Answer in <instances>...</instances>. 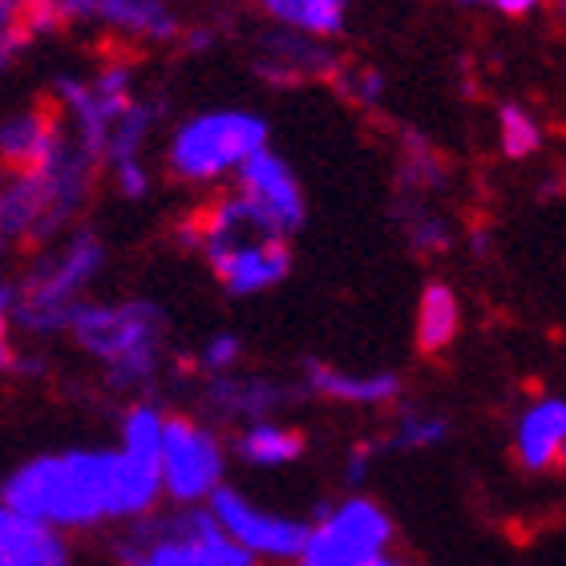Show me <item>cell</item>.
Returning <instances> with one entry per match:
<instances>
[{"instance_id": "cell-28", "label": "cell", "mask_w": 566, "mask_h": 566, "mask_svg": "<svg viewBox=\"0 0 566 566\" xmlns=\"http://www.w3.org/2000/svg\"><path fill=\"white\" fill-rule=\"evenodd\" d=\"M385 453V446L377 441H356V446H348V453H344L340 461V482L348 485V494H360V485L368 482V473H373V465H377V458Z\"/></svg>"}, {"instance_id": "cell-31", "label": "cell", "mask_w": 566, "mask_h": 566, "mask_svg": "<svg viewBox=\"0 0 566 566\" xmlns=\"http://www.w3.org/2000/svg\"><path fill=\"white\" fill-rule=\"evenodd\" d=\"M546 0H494V12H502V17H526V12L543 9Z\"/></svg>"}, {"instance_id": "cell-25", "label": "cell", "mask_w": 566, "mask_h": 566, "mask_svg": "<svg viewBox=\"0 0 566 566\" xmlns=\"http://www.w3.org/2000/svg\"><path fill=\"white\" fill-rule=\"evenodd\" d=\"M497 146H502L510 163L534 158L538 146H543V122L534 118L526 106H518V102H502L497 106Z\"/></svg>"}, {"instance_id": "cell-32", "label": "cell", "mask_w": 566, "mask_h": 566, "mask_svg": "<svg viewBox=\"0 0 566 566\" xmlns=\"http://www.w3.org/2000/svg\"><path fill=\"white\" fill-rule=\"evenodd\" d=\"M214 33L211 29H187V36H182V49L187 53H202V49H211Z\"/></svg>"}, {"instance_id": "cell-17", "label": "cell", "mask_w": 566, "mask_h": 566, "mask_svg": "<svg viewBox=\"0 0 566 566\" xmlns=\"http://www.w3.org/2000/svg\"><path fill=\"white\" fill-rule=\"evenodd\" d=\"M0 566H73L70 534L0 506Z\"/></svg>"}, {"instance_id": "cell-14", "label": "cell", "mask_w": 566, "mask_h": 566, "mask_svg": "<svg viewBox=\"0 0 566 566\" xmlns=\"http://www.w3.org/2000/svg\"><path fill=\"white\" fill-rule=\"evenodd\" d=\"M300 385H304L307 397H319V401H332V405H348V409H389V405L401 401V392H405V377L392 373V368L356 373V368L328 365V360H316V356H304Z\"/></svg>"}, {"instance_id": "cell-30", "label": "cell", "mask_w": 566, "mask_h": 566, "mask_svg": "<svg viewBox=\"0 0 566 566\" xmlns=\"http://www.w3.org/2000/svg\"><path fill=\"white\" fill-rule=\"evenodd\" d=\"M4 373H9V377H21V380L45 377V360H41L36 353H12V348H4Z\"/></svg>"}, {"instance_id": "cell-35", "label": "cell", "mask_w": 566, "mask_h": 566, "mask_svg": "<svg viewBox=\"0 0 566 566\" xmlns=\"http://www.w3.org/2000/svg\"><path fill=\"white\" fill-rule=\"evenodd\" d=\"M558 12H563V17H566V0H558Z\"/></svg>"}, {"instance_id": "cell-10", "label": "cell", "mask_w": 566, "mask_h": 566, "mask_svg": "<svg viewBox=\"0 0 566 566\" xmlns=\"http://www.w3.org/2000/svg\"><path fill=\"white\" fill-rule=\"evenodd\" d=\"M295 392H304V385H287L268 373H227V377L202 380V409L211 424L243 429V424L280 417L295 401Z\"/></svg>"}, {"instance_id": "cell-24", "label": "cell", "mask_w": 566, "mask_h": 566, "mask_svg": "<svg viewBox=\"0 0 566 566\" xmlns=\"http://www.w3.org/2000/svg\"><path fill=\"white\" fill-rule=\"evenodd\" d=\"M401 235L417 255H446L453 248V223L446 214L433 211L429 199H409L401 207Z\"/></svg>"}, {"instance_id": "cell-2", "label": "cell", "mask_w": 566, "mask_h": 566, "mask_svg": "<svg viewBox=\"0 0 566 566\" xmlns=\"http://www.w3.org/2000/svg\"><path fill=\"white\" fill-rule=\"evenodd\" d=\"M106 239L94 227H73L49 248H36V255L21 268V275L4 280L0 287V319L4 328L29 340L65 336L73 307L90 300V287L106 272Z\"/></svg>"}, {"instance_id": "cell-26", "label": "cell", "mask_w": 566, "mask_h": 566, "mask_svg": "<svg viewBox=\"0 0 566 566\" xmlns=\"http://www.w3.org/2000/svg\"><path fill=\"white\" fill-rule=\"evenodd\" d=\"M243 353H248V340L231 328H219L202 340L195 365H199L202 377H227V373H239L243 365Z\"/></svg>"}, {"instance_id": "cell-12", "label": "cell", "mask_w": 566, "mask_h": 566, "mask_svg": "<svg viewBox=\"0 0 566 566\" xmlns=\"http://www.w3.org/2000/svg\"><path fill=\"white\" fill-rule=\"evenodd\" d=\"M344 61L336 57V49L319 36H304L295 29H268L255 41L251 53V70L260 73L268 85H304V82H336Z\"/></svg>"}, {"instance_id": "cell-18", "label": "cell", "mask_w": 566, "mask_h": 566, "mask_svg": "<svg viewBox=\"0 0 566 566\" xmlns=\"http://www.w3.org/2000/svg\"><path fill=\"white\" fill-rule=\"evenodd\" d=\"M304 453H307L304 429H295V424L280 421V417L243 424V429H235V437H231V458H239L243 465H251V470H287V465H295Z\"/></svg>"}, {"instance_id": "cell-15", "label": "cell", "mask_w": 566, "mask_h": 566, "mask_svg": "<svg viewBox=\"0 0 566 566\" xmlns=\"http://www.w3.org/2000/svg\"><path fill=\"white\" fill-rule=\"evenodd\" d=\"M510 449L522 473H555L566 458V397H531L514 417Z\"/></svg>"}, {"instance_id": "cell-4", "label": "cell", "mask_w": 566, "mask_h": 566, "mask_svg": "<svg viewBox=\"0 0 566 566\" xmlns=\"http://www.w3.org/2000/svg\"><path fill=\"white\" fill-rule=\"evenodd\" d=\"M109 558L118 566H263L219 526L211 506L154 510L150 518L118 526Z\"/></svg>"}, {"instance_id": "cell-3", "label": "cell", "mask_w": 566, "mask_h": 566, "mask_svg": "<svg viewBox=\"0 0 566 566\" xmlns=\"http://www.w3.org/2000/svg\"><path fill=\"white\" fill-rule=\"evenodd\" d=\"M106 377L109 389L146 392L166 368L170 312L150 295L126 300H82L65 332Z\"/></svg>"}, {"instance_id": "cell-11", "label": "cell", "mask_w": 566, "mask_h": 566, "mask_svg": "<svg viewBox=\"0 0 566 566\" xmlns=\"http://www.w3.org/2000/svg\"><path fill=\"white\" fill-rule=\"evenodd\" d=\"M202 260L211 268V275L223 283L227 295L235 300H251L280 287L292 275V243L287 239H239V243H223V248L202 251Z\"/></svg>"}, {"instance_id": "cell-22", "label": "cell", "mask_w": 566, "mask_h": 566, "mask_svg": "<svg viewBox=\"0 0 566 566\" xmlns=\"http://www.w3.org/2000/svg\"><path fill=\"white\" fill-rule=\"evenodd\" d=\"M166 409L154 405L150 397H138V401L126 405V413L118 421V446L138 461H150L158 465L163 461V437H166Z\"/></svg>"}, {"instance_id": "cell-29", "label": "cell", "mask_w": 566, "mask_h": 566, "mask_svg": "<svg viewBox=\"0 0 566 566\" xmlns=\"http://www.w3.org/2000/svg\"><path fill=\"white\" fill-rule=\"evenodd\" d=\"M109 187L114 195L126 202H142L150 195V166L142 163V158H126V163H114L109 166Z\"/></svg>"}, {"instance_id": "cell-27", "label": "cell", "mask_w": 566, "mask_h": 566, "mask_svg": "<svg viewBox=\"0 0 566 566\" xmlns=\"http://www.w3.org/2000/svg\"><path fill=\"white\" fill-rule=\"evenodd\" d=\"M332 85L340 90V97L356 102L360 109H377L385 102V90H389V82H385V73L377 65H340Z\"/></svg>"}, {"instance_id": "cell-8", "label": "cell", "mask_w": 566, "mask_h": 566, "mask_svg": "<svg viewBox=\"0 0 566 566\" xmlns=\"http://www.w3.org/2000/svg\"><path fill=\"white\" fill-rule=\"evenodd\" d=\"M207 506L219 518V526L260 563L295 566V558H300V551L307 543V531H312V518H295V514H283V510L260 506L239 485H223Z\"/></svg>"}, {"instance_id": "cell-36", "label": "cell", "mask_w": 566, "mask_h": 566, "mask_svg": "<svg viewBox=\"0 0 566 566\" xmlns=\"http://www.w3.org/2000/svg\"><path fill=\"white\" fill-rule=\"evenodd\" d=\"M563 473H566V458H563Z\"/></svg>"}, {"instance_id": "cell-34", "label": "cell", "mask_w": 566, "mask_h": 566, "mask_svg": "<svg viewBox=\"0 0 566 566\" xmlns=\"http://www.w3.org/2000/svg\"><path fill=\"white\" fill-rule=\"evenodd\" d=\"M449 4H465V9H494V0H449Z\"/></svg>"}, {"instance_id": "cell-33", "label": "cell", "mask_w": 566, "mask_h": 566, "mask_svg": "<svg viewBox=\"0 0 566 566\" xmlns=\"http://www.w3.org/2000/svg\"><path fill=\"white\" fill-rule=\"evenodd\" d=\"M368 566H417V563H409L405 555H385V558H377V563H368Z\"/></svg>"}, {"instance_id": "cell-1", "label": "cell", "mask_w": 566, "mask_h": 566, "mask_svg": "<svg viewBox=\"0 0 566 566\" xmlns=\"http://www.w3.org/2000/svg\"><path fill=\"white\" fill-rule=\"evenodd\" d=\"M166 502L163 470L130 458L122 446H73L33 453L12 465L0 506L41 518L65 534L130 526Z\"/></svg>"}, {"instance_id": "cell-6", "label": "cell", "mask_w": 566, "mask_h": 566, "mask_svg": "<svg viewBox=\"0 0 566 566\" xmlns=\"http://www.w3.org/2000/svg\"><path fill=\"white\" fill-rule=\"evenodd\" d=\"M392 514L368 494H344L312 514L307 543L295 566H368L392 555Z\"/></svg>"}, {"instance_id": "cell-16", "label": "cell", "mask_w": 566, "mask_h": 566, "mask_svg": "<svg viewBox=\"0 0 566 566\" xmlns=\"http://www.w3.org/2000/svg\"><path fill=\"white\" fill-rule=\"evenodd\" d=\"M70 134V122L57 106H24L0 126V158L9 170H33L57 150Z\"/></svg>"}, {"instance_id": "cell-20", "label": "cell", "mask_w": 566, "mask_h": 566, "mask_svg": "<svg viewBox=\"0 0 566 566\" xmlns=\"http://www.w3.org/2000/svg\"><path fill=\"white\" fill-rule=\"evenodd\" d=\"M461 332V304L458 292L446 280H429L421 287V304H417V348L429 356L446 353Z\"/></svg>"}, {"instance_id": "cell-7", "label": "cell", "mask_w": 566, "mask_h": 566, "mask_svg": "<svg viewBox=\"0 0 566 566\" xmlns=\"http://www.w3.org/2000/svg\"><path fill=\"white\" fill-rule=\"evenodd\" d=\"M231 441H223L219 424L190 413L166 417L163 437V490L170 506H207L227 485Z\"/></svg>"}, {"instance_id": "cell-5", "label": "cell", "mask_w": 566, "mask_h": 566, "mask_svg": "<svg viewBox=\"0 0 566 566\" xmlns=\"http://www.w3.org/2000/svg\"><path fill=\"white\" fill-rule=\"evenodd\" d=\"M272 146V122L243 106H219L190 114L163 146L166 175L187 187H214Z\"/></svg>"}, {"instance_id": "cell-23", "label": "cell", "mask_w": 566, "mask_h": 566, "mask_svg": "<svg viewBox=\"0 0 566 566\" xmlns=\"http://www.w3.org/2000/svg\"><path fill=\"white\" fill-rule=\"evenodd\" d=\"M163 118H166V102H163V97L142 94L138 102H134V106L118 118L114 134H109L106 166L126 163V158H142V150H146V142H150V138H154V130L163 126Z\"/></svg>"}, {"instance_id": "cell-21", "label": "cell", "mask_w": 566, "mask_h": 566, "mask_svg": "<svg viewBox=\"0 0 566 566\" xmlns=\"http://www.w3.org/2000/svg\"><path fill=\"white\" fill-rule=\"evenodd\" d=\"M449 433H453V424L446 413L421 409V405H401L392 413L389 429L380 433V446H385V453H421V449L446 446Z\"/></svg>"}, {"instance_id": "cell-9", "label": "cell", "mask_w": 566, "mask_h": 566, "mask_svg": "<svg viewBox=\"0 0 566 566\" xmlns=\"http://www.w3.org/2000/svg\"><path fill=\"white\" fill-rule=\"evenodd\" d=\"M65 24L106 29L138 45H182L187 24L170 0H61Z\"/></svg>"}, {"instance_id": "cell-19", "label": "cell", "mask_w": 566, "mask_h": 566, "mask_svg": "<svg viewBox=\"0 0 566 566\" xmlns=\"http://www.w3.org/2000/svg\"><path fill=\"white\" fill-rule=\"evenodd\" d=\"M255 4L263 9V17H272V24L319 36V41H336L348 29V12H353V0H255Z\"/></svg>"}, {"instance_id": "cell-13", "label": "cell", "mask_w": 566, "mask_h": 566, "mask_svg": "<svg viewBox=\"0 0 566 566\" xmlns=\"http://www.w3.org/2000/svg\"><path fill=\"white\" fill-rule=\"evenodd\" d=\"M231 187L239 195H248L263 214H268V223L275 227V235L287 239L300 235L307 223V199H304V187H300V178L295 170L287 166V158L268 146L263 154H255L235 178H231Z\"/></svg>"}]
</instances>
